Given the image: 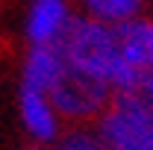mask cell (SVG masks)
<instances>
[{"mask_svg": "<svg viewBox=\"0 0 153 150\" xmlns=\"http://www.w3.org/2000/svg\"><path fill=\"white\" fill-rule=\"evenodd\" d=\"M30 150H109V147L103 144L97 130L74 127V130H65L53 144H33Z\"/></svg>", "mask_w": 153, "mask_h": 150, "instance_id": "9c48e42d", "label": "cell"}, {"mask_svg": "<svg viewBox=\"0 0 153 150\" xmlns=\"http://www.w3.org/2000/svg\"><path fill=\"white\" fill-rule=\"evenodd\" d=\"M94 130L109 150H153V112L130 94H115Z\"/></svg>", "mask_w": 153, "mask_h": 150, "instance_id": "3957f363", "label": "cell"}, {"mask_svg": "<svg viewBox=\"0 0 153 150\" xmlns=\"http://www.w3.org/2000/svg\"><path fill=\"white\" fill-rule=\"evenodd\" d=\"M56 47L65 56L68 68H76L82 74L103 79L115 94H127L138 79V74L121 59L115 27H109V24L76 15Z\"/></svg>", "mask_w": 153, "mask_h": 150, "instance_id": "6da1fadb", "label": "cell"}, {"mask_svg": "<svg viewBox=\"0 0 153 150\" xmlns=\"http://www.w3.org/2000/svg\"><path fill=\"white\" fill-rule=\"evenodd\" d=\"M115 91L91 74H82L76 68H65V74L50 88V100L56 106L59 118L71 127L97 124L100 115L109 109Z\"/></svg>", "mask_w": 153, "mask_h": 150, "instance_id": "7a4b0ae2", "label": "cell"}, {"mask_svg": "<svg viewBox=\"0 0 153 150\" xmlns=\"http://www.w3.org/2000/svg\"><path fill=\"white\" fill-rule=\"evenodd\" d=\"M127 94L133 97L135 103H141L144 109H150V112H153V71H144V74H138L135 85H133Z\"/></svg>", "mask_w": 153, "mask_h": 150, "instance_id": "30bf717a", "label": "cell"}, {"mask_svg": "<svg viewBox=\"0 0 153 150\" xmlns=\"http://www.w3.org/2000/svg\"><path fill=\"white\" fill-rule=\"evenodd\" d=\"M68 62L59 53V47H30L21 62V85L47 91L56 85V79L65 74Z\"/></svg>", "mask_w": 153, "mask_h": 150, "instance_id": "52a82bcc", "label": "cell"}, {"mask_svg": "<svg viewBox=\"0 0 153 150\" xmlns=\"http://www.w3.org/2000/svg\"><path fill=\"white\" fill-rule=\"evenodd\" d=\"M74 18L76 15L71 0H30L24 18V36L30 47H56Z\"/></svg>", "mask_w": 153, "mask_h": 150, "instance_id": "277c9868", "label": "cell"}, {"mask_svg": "<svg viewBox=\"0 0 153 150\" xmlns=\"http://www.w3.org/2000/svg\"><path fill=\"white\" fill-rule=\"evenodd\" d=\"M76 3H79V15L109 24V27L144 15V0H76Z\"/></svg>", "mask_w": 153, "mask_h": 150, "instance_id": "ba28073f", "label": "cell"}, {"mask_svg": "<svg viewBox=\"0 0 153 150\" xmlns=\"http://www.w3.org/2000/svg\"><path fill=\"white\" fill-rule=\"evenodd\" d=\"M18 118L33 144H53L65 132L62 130L65 121L59 118L50 94L38 88H27V85L18 88Z\"/></svg>", "mask_w": 153, "mask_h": 150, "instance_id": "5b68a950", "label": "cell"}, {"mask_svg": "<svg viewBox=\"0 0 153 150\" xmlns=\"http://www.w3.org/2000/svg\"><path fill=\"white\" fill-rule=\"evenodd\" d=\"M121 59L133 68L135 74L153 71V18L138 15L133 21H124L115 27Z\"/></svg>", "mask_w": 153, "mask_h": 150, "instance_id": "8992f818", "label": "cell"}]
</instances>
